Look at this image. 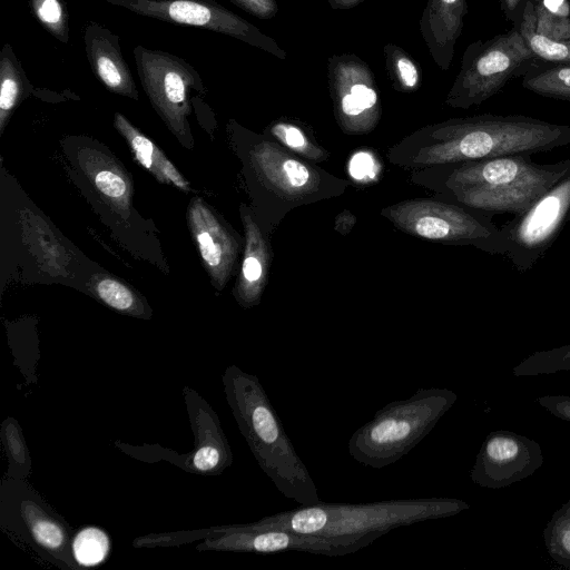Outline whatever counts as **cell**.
I'll return each instance as SVG.
<instances>
[{
	"instance_id": "1",
	"label": "cell",
	"mask_w": 570,
	"mask_h": 570,
	"mask_svg": "<svg viewBox=\"0 0 570 570\" xmlns=\"http://www.w3.org/2000/svg\"><path fill=\"white\" fill-rule=\"evenodd\" d=\"M570 146V126L523 115L482 114L421 127L386 150L393 166L436 165L549 151Z\"/></svg>"
},
{
	"instance_id": "2",
	"label": "cell",
	"mask_w": 570,
	"mask_h": 570,
	"mask_svg": "<svg viewBox=\"0 0 570 570\" xmlns=\"http://www.w3.org/2000/svg\"><path fill=\"white\" fill-rule=\"evenodd\" d=\"M569 169L570 157L538 164L531 155L518 154L420 168L410 180L436 197L492 217L522 214Z\"/></svg>"
},
{
	"instance_id": "3",
	"label": "cell",
	"mask_w": 570,
	"mask_h": 570,
	"mask_svg": "<svg viewBox=\"0 0 570 570\" xmlns=\"http://www.w3.org/2000/svg\"><path fill=\"white\" fill-rule=\"evenodd\" d=\"M470 505L455 498L394 499L371 503L301 505L265 517L252 525L311 535L331 542L338 556L354 553L391 530L455 515Z\"/></svg>"
},
{
	"instance_id": "4",
	"label": "cell",
	"mask_w": 570,
	"mask_h": 570,
	"mask_svg": "<svg viewBox=\"0 0 570 570\" xmlns=\"http://www.w3.org/2000/svg\"><path fill=\"white\" fill-rule=\"evenodd\" d=\"M222 381L227 404L242 435L277 490L301 505L321 502L314 480L257 376L229 365Z\"/></svg>"
},
{
	"instance_id": "5",
	"label": "cell",
	"mask_w": 570,
	"mask_h": 570,
	"mask_svg": "<svg viewBox=\"0 0 570 570\" xmlns=\"http://www.w3.org/2000/svg\"><path fill=\"white\" fill-rule=\"evenodd\" d=\"M244 157L254 196L252 210L268 236L289 212L342 196L351 185L265 135L248 137Z\"/></svg>"
},
{
	"instance_id": "6",
	"label": "cell",
	"mask_w": 570,
	"mask_h": 570,
	"mask_svg": "<svg viewBox=\"0 0 570 570\" xmlns=\"http://www.w3.org/2000/svg\"><path fill=\"white\" fill-rule=\"evenodd\" d=\"M456 400L451 390L430 387L385 405L351 435L350 455L372 469L395 463L433 430Z\"/></svg>"
},
{
	"instance_id": "7",
	"label": "cell",
	"mask_w": 570,
	"mask_h": 570,
	"mask_svg": "<svg viewBox=\"0 0 570 570\" xmlns=\"http://www.w3.org/2000/svg\"><path fill=\"white\" fill-rule=\"evenodd\" d=\"M0 527L43 561L63 570L80 569L72 553L75 529L26 479L1 480Z\"/></svg>"
},
{
	"instance_id": "8",
	"label": "cell",
	"mask_w": 570,
	"mask_h": 570,
	"mask_svg": "<svg viewBox=\"0 0 570 570\" xmlns=\"http://www.w3.org/2000/svg\"><path fill=\"white\" fill-rule=\"evenodd\" d=\"M380 215L421 239L501 255L500 227L491 216L436 196L402 200L383 207Z\"/></svg>"
},
{
	"instance_id": "9",
	"label": "cell",
	"mask_w": 570,
	"mask_h": 570,
	"mask_svg": "<svg viewBox=\"0 0 570 570\" xmlns=\"http://www.w3.org/2000/svg\"><path fill=\"white\" fill-rule=\"evenodd\" d=\"M518 27L465 49L445 105L456 109L479 106L498 94L524 66L535 60Z\"/></svg>"
},
{
	"instance_id": "10",
	"label": "cell",
	"mask_w": 570,
	"mask_h": 570,
	"mask_svg": "<svg viewBox=\"0 0 570 570\" xmlns=\"http://www.w3.org/2000/svg\"><path fill=\"white\" fill-rule=\"evenodd\" d=\"M203 539L198 551L276 553L301 551L315 554L338 556L328 541L277 529H257L247 524L215 525L207 529L151 533L132 541L136 548L174 547Z\"/></svg>"
},
{
	"instance_id": "11",
	"label": "cell",
	"mask_w": 570,
	"mask_h": 570,
	"mask_svg": "<svg viewBox=\"0 0 570 570\" xmlns=\"http://www.w3.org/2000/svg\"><path fill=\"white\" fill-rule=\"evenodd\" d=\"M134 58L142 88L171 132L191 145L187 118L191 91H205L197 70L183 58L161 50L136 46Z\"/></svg>"
},
{
	"instance_id": "12",
	"label": "cell",
	"mask_w": 570,
	"mask_h": 570,
	"mask_svg": "<svg viewBox=\"0 0 570 570\" xmlns=\"http://www.w3.org/2000/svg\"><path fill=\"white\" fill-rule=\"evenodd\" d=\"M570 218V169L525 212L500 227L501 255L520 273L550 249Z\"/></svg>"
},
{
	"instance_id": "13",
	"label": "cell",
	"mask_w": 570,
	"mask_h": 570,
	"mask_svg": "<svg viewBox=\"0 0 570 570\" xmlns=\"http://www.w3.org/2000/svg\"><path fill=\"white\" fill-rule=\"evenodd\" d=\"M189 423L195 438V448L188 454H176L173 450L158 445L124 444L115 445L128 455L141 460L156 455L151 462L165 460L189 473L218 475L233 463V453L219 419L213 407L196 391L183 390Z\"/></svg>"
},
{
	"instance_id": "14",
	"label": "cell",
	"mask_w": 570,
	"mask_h": 570,
	"mask_svg": "<svg viewBox=\"0 0 570 570\" xmlns=\"http://www.w3.org/2000/svg\"><path fill=\"white\" fill-rule=\"evenodd\" d=\"M140 16L210 30L238 39L278 59L286 52L257 27L213 0H105Z\"/></svg>"
},
{
	"instance_id": "15",
	"label": "cell",
	"mask_w": 570,
	"mask_h": 570,
	"mask_svg": "<svg viewBox=\"0 0 570 570\" xmlns=\"http://www.w3.org/2000/svg\"><path fill=\"white\" fill-rule=\"evenodd\" d=\"M327 79L334 117L347 135H365L379 124L382 107L371 68L354 53L327 59Z\"/></svg>"
},
{
	"instance_id": "16",
	"label": "cell",
	"mask_w": 570,
	"mask_h": 570,
	"mask_svg": "<svg viewBox=\"0 0 570 570\" xmlns=\"http://www.w3.org/2000/svg\"><path fill=\"white\" fill-rule=\"evenodd\" d=\"M543 461L534 440L511 431H493L484 439L470 478L480 487L502 489L533 474Z\"/></svg>"
},
{
	"instance_id": "17",
	"label": "cell",
	"mask_w": 570,
	"mask_h": 570,
	"mask_svg": "<svg viewBox=\"0 0 570 570\" xmlns=\"http://www.w3.org/2000/svg\"><path fill=\"white\" fill-rule=\"evenodd\" d=\"M187 220L204 267L222 291L236 265L240 243L199 197L191 198Z\"/></svg>"
},
{
	"instance_id": "18",
	"label": "cell",
	"mask_w": 570,
	"mask_h": 570,
	"mask_svg": "<svg viewBox=\"0 0 570 570\" xmlns=\"http://www.w3.org/2000/svg\"><path fill=\"white\" fill-rule=\"evenodd\" d=\"M244 226V252L240 272L235 285V297L245 308L258 305L268 279L273 261L269 236L257 222L254 212L245 204L239 208Z\"/></svg>"
},
{
	"instance_id": "19",
	"label": "cell",
	"mask_w": 570,
	"mask_h": 570,
	"mask_svg": "<svg viewBox=\"0 0 570 570\" xmlns=\"http://www.w3.org/2000/svg\"><path fill=\"white\" fill-rule=\"evenodd\" d=\"M86 55L97 79L111 92L138 99L132 73L122 57L119 37L95 21L83 31Z\"/></svg>"
},
{
	"instance_id": "20",
	"label": "cell",
	"mask_w": 570,
	"mask_h": 570,
	"mask_svg": "<svg viewBox=\"0 0 570 570\" xmlns=\"http://www.w3.org/2000/svg\"><path fill=\"white\" fill-rule=\"evenodd\" d=\"M468 13L466 0H428L420 31L436 66L448 71Z\"/></svg>"
},
{
	"instance_id": "21",
	"label": "cell",
	"mask_w": 570,
	"mask_h": 570,
	"mask_svg": "<svg viewBox=\"0 0 570 570\" xmlns=\"http://www.w3.org/2000/svg\"><path fill=\"white\" fill-rule=\"evenodd\" d=\"M79 163L109 205L122 217H127L131 205L132 185L124 168L110 156L92 148L80 151Z\"/></svg>"
},
{
	"instance_id": "22",
	"label": "cell",
	"mask_w": 570,
	"mask_h": 570,
	"mask_svg": "<svg viewBox=\"0 0 570 570\" xmlns=\"http://www.w3.org/2000/svg\"><path fill=\"white\" fill-rule=\"evenodd\" d=\"M114 125L127 140L136 160L149 170L158 181L174 184L184 191L189 190V183L183 178L163 151L134 127L125 116L116 112Z\"/></svg>"
},
{
	"instance_id": "23",
	"label": "cell",
	"mask_w": 570,
	"mask_h": 570,
	"mask_svg": "<svg viewBox=\"0 0 570 570\" xmlns=\"http://www.w3.org/2000/svg\"><path fill=\"white\" fill-rule=\"evenodd\" d=\"M30 83L10 43L0 53V131L2 132L12 111L28 95Z\"/></svg>"
},
{
	"instance_id": "24",
	"label": "cell",
	"mask_w": 570,
	"mask_h": 570,
	"mask_svg": "<svg viewBox=\"0 0 570 570\" xmlns=\"http://www.w3.org/2000/svg\"><path fill=\"white\" fill-rule=\"evenodd\" d=\"M264 135L309 163L320 164L330 158L328 151L306 129L292 120H274L266 127Z\"/></svg>"
},
{
	"instance_id": "25",
	"label": "cell",
	"mask_w": 570,
	"mask_h": 570,
	"mask_svg": "<svg viewBox=\"0 0 570 570\" xmlns=\"http://www.w3.org/2000/svg\"><path fill=\"white\" fill-rule=\"evenodd\" d=\"M522 87L537 95L570 101V62L527 69Z\"/></svg>"
},
{
	"instance_id": "26",
	"label": "cell",
	"mask_w": 570,
	"mask_h": 570,
	"mask_svg": "<svg viewBox=\"0 0 570 570\" xmlns=\"http://www.w3.org/2000/svg\"><path fill=\"white\" fill-rule=\"evenodd\" d=\"M514 27H518L537 59L553 63L570 62V40L553 41L537 32L534 7L531 0L525 6L521 21Z\"/></svg>"
},
{
	"instance_id": "27",
	"label": "cell",
	"mask_w": 570,
	"mask_h": 570,
	"mask_svg": "<svg viewBox=\"0 0 570 570\" xmlns=\"http://www.w3.org/2000/svg\"><path fill=\"white\" fill-rule=\"evenodd\" d=\"M535 30L553 41L570 40V0H531Z\"/></svg>"
},
{
	"instance_id": "28",
	"label": "cell",
	"mask_w": 570,
	"mask_h": 570,
	"mask_svg": "<svg viewBox=\"0 0 570 570\" xmlns=\"http://www.w3.org/2000/svg\"><path fill=\"white\" fill-rule=\"evenodd\" d=\"M383 52L393 88L401 92L416 91L422 81L421 69L416 61L394 43H386Z\"/></svg>"
},
{
	"instance_id": "29",
	"label": "cell",
	"mask_w": 570,
	"mask_h": 570,
	"mask_svg": "<svg viewBox=\"0 0 570 570\" xmlns=\"http://www.w3.org/2000/svg\"><path fill=\"white\" fill-rule=\"evenodd\" d=\"M0 435L9 463L6 476L27 479L31 471V456L18 421L7 417L1 424Z\"/></svg>"
},
{
	"instance_id": "30",
	"label": "cell",
	"mask_w": 570,
	"mask_h": 570,
	"mask_svg": "<svg viewBox=\"0 0 570 570\" xmlns=\"http://www.w3.org/2000/svg\"><path fill=\"white\" fill-rule=\"evenodd\" d=\"M543 540L551 559L570 569V499L552 514L543 530Z\"/></svg>"
},
{
	"instance_id": "31",
	"label": "cell",
	"mask_w": 570,
	"mask_h": 570,
	"mask_svg": "<svg viewBox=\"0 0 570 570\" xmlns=\"http://www.w3.org/2000/svg\"><path fill=\"white\" fill-rule=\"evenodd\" d=\"M92 288L96 295L109 307L131 316H146L141 301L121 282L109 276H99L92 279Z\"/></svg>"
},
{
	"instance_id": "32",
	"label": "cell",
	"mask_w": 570,
	"mask_h": 570,
	"mask_svg": "<svg viewBox=\"0 0 570 570\" xmlns=\"http://www.w3.org/2000/svg\"><path fill=\"white\" fill-rule=\"evenodd\" d=\"M109 550V537L98 527H83L76 532L72 540V553L80 568L95 567L104 562Z\"/></svg>"
},
{
	"instance_id": "33",
	"label": "cell",
	"mask_w": 570,
	"mask_h": 570,
	"mask_svg": "<svg viewBox=\"0 0 570 570\" xmlns=\"http://www.w3.org/2000/svg\"><path fill=\"white\" fill-rule=\"evenodd\" d=\"M570 371V344L538 351L512 368L515 376H534Z\"/></svg>"
},
{
	"instance_id": "34",
	"label": "cell",
	"mask_w": 570,
	"mask_h": 570,
	"mask_svg": "<svg viewBox=\"0 0 570 570\" xmlns=\"http://www.w3.org/2000/svg\"><path fill=\"white\" fill-rule=\"evenodd\" d=\"M42 27L59 41H69V17L62 0H29Z\"/></svg>"
},
{
	"instance_id": "35",
	"label": "cell",
	"mask_w": 570,
	"mask_h": 570,
	"mask_svg": "<svg viewBox=\"0 0 570 570\" xmlns=\"http://www.w3.org/2000/svg\"><path fill=\"white\" fill-rule=\"evenodd\" d=\"M535 401L556 417L570 423V395H544Z\"/></svg>"
},
{
	"instance_id": "36",
	"label": "cell",
	"mask_w": 570,
	"mask_h": 570,
	"mask_svg": "<svg viewBox=\"0 0 570 570\" xmlns=\"http://www.w3.org/2000/svg\"><path fill=\"white\" fill-rule=\"evenodd\" d=\"M240 9L259 19H272L278 11L276 0H229Z\"/></svg>"
},
{
	"instance_id": "37",
	"label": "cell",
	"mask_w": 570,
	"mask_h": 570,
	"mask_svg": "<svg viewBox=\"0 0 570 570\" xmlns=\"http://www.w3.org/2000/svg\"><path fill=\"white\" fill-rule=\"evenodd\" d=\"M529 1L530 0H499L500 8L505 19L512 22L513 26H518L521 21L523 11Z\"/></svg>"
},
{
	"instance_id": "38",
	"label": "cell",
	"mask_w": 570,
	"mask_h": 570,
	"mask_svg": "<svg viewBox=\"0 0 570 570\" xmlns=\"http://www.w3.org/2000/svg\"><path fill=\"white\" fill-rule=\"evenodd\" d=\"M356 220V216L348 209H345L335 217L334 229L345 236L352 230Z\"/></svg>"
},
{
	"instance_id": "39",
	"label": "cell",
	"mask_w": 570,
	"mask_h": 570,
	"mask_svg": "<svg viewBox=\"0 0 570 570\" xmlns=\"http://www.w3.org/2000/svg\"><path fill=\"white\" fill-rule=\"evenodd\" d=\"M330 3L332 9H352L364 0H323Z\"/></svg>"
}]
</instances>
